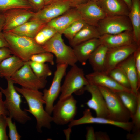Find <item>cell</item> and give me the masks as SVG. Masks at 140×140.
<instances>
[{"label":"cell","mask_w":140,"mask_h":140,"mask_svg":"<svg viewBox=\"0 0 140 140\" xmlns=\"http://www.w3.org/2000/svg\"><path fill=\"white\" fill-rule=\"evenodd\" d=\"M15 87L17 92L25 98L27 103L29 109L24 110L31 114L36 118L38 131L41 132L43 127L50 129L52 118L44 108L43 105L45 102L43 99V93L38 89L15 86Z\"/></svg>","instance_id":"cell-1"},{"label":"cell","mask_w":140,"mask_h":140,"mask_svg":"<svg viewBox=\"0 0 140 140\" xmlns=\"http://www.w3.org/2000/svg\"><path fill=\"white\" fill-rule=\"evenodd\" d=\"M2 32L12 54L24 62L30 61L33 55L45 51L42 46L38 44L34 38L18 35L9 31Z\"/></svg>","instance_id":"cell-2"},{"label":"cell","mask_w":140,"mask_h":140,"mask_svg":"<svg viewBox=\"0 0 140 140\" xmlns=\"http://www.w3.org/2000/svg\"><path fill=\"white\" fill-rule=\"evenodd\" d=\"M7 80L6 88L0 86V90L5 97L4 101L9 113V116L18 122L22 124L31 120L25 110H22L20 105L22 102L21 96L15 89L14 83L10 78L5 79Z\"/></svg>","instance_id":"cell-3"},{"label":"cell","mask_w":140,"mask_h":140,"mask_svg":"<svg viewBox=\"0 0 140 140\" xmlns=\"http://www.w3.org/2000/svg\"><path fill=\"white\" fill-rule=\"evenodd\" d=\"M62 35L57 32L42 46L45 51L55 56L57 64H66L72 66L78 61L73 48L65 44Z\"/></svg>","instance_id":"cell-4"},{"label":"cell","mask_w":140,"mask_h":140,"mask_svg":"<svg viewBox=\"0 0 140 140\" xmlns=\"http://www.w3.org/2000/svg\"><path fill=\"white\" fill-rule=\"evenodd\" d=\"M105 99L108 111L107 118L122 122H129V111L123 104L116 92L106 87L97 86Z\"/></svg>","instance_id":"cell-5"},{"label":"cell","mask_w":140,"mask_h":140,"mask_svg":"<svg viewBox=\"0 0 140 140\" xmlns=\"http://www.w3.org/2000/svg\"><path fill=\"white\" fill-rule=\"evenodd\" d=\"M89 84L82 69L75 64L71 66L61 86L59 99L72 95L74 93L82 94L85 87Z\"/></svg>","instance_id":"cell-6"},{"label":"cell","mask_w":140,"mask_h":140,"mask_svg":"<svg viewBox=\"0 0 140 140\" xmlns=\"http://www.w3.org/2000/svg\"><path fill=\"white\" fill-rule=\"evenodd\" d=\"M77 103V101L72 95L59 99L53 107L52 121L59 125L70 122L76 114Z\"/></svg>","instance_id":"cell-7"},{"label":"cell","mask_w":140,"mask_h":140,"mask_svg":"<svg viewBox=\"0 0 140 140\" xmlns=\"http://www.w3.org/2000/svg\"><path fill=\"white\" fill-rule=\"evenodd\" d=\"M14 84H18L25 88L39 90L46 86V79L37 77L32 70L29 61L23 65L10 78Z\"/></svg>","instance_id":"cell-8"},{"label":"cell","mask_w":140,"mask_h":140,"mask_svg":"<svg viewBox=\"0 0 140 140\" xmlns=\"http://www.w3.org/2000/svg\"><path fill=\"white\" fill-rule=\"evenodd\" d=\"M96 27L100 36L132 31L130 20L128 16H106L99 22Z\"/></svg>","instance_id":"cell-9"},{"label":"cell","mask_w":140,"mask_h":140,"mask_svg":"<svg viewBox=\"0 0 140 140\" xmlns=\"http://www.w3.org/2000/svg\"><path fill=\"white\" fill-rule=\"evenodd\" d=\"M68 66L66 64H57L51 86L48 89L43 91V98L45 102V109L50 115L52 113L54 102L60 93L61 82Z\"/></svg>","instance_id":"cell-10"},{"label":"cell","mask_w":140,"mask_h":140,"mask_svg":"<svg viewBox=\"0 0 140 140\" xmlns=\"http://www.w3.org/2000/svg\"><path fill=\"white\" fill-rule=\"evenodd\" d=\"M73 8L69 0H54L35 12L30 19H36L47 24L51 20Z\"/></svg>","instance_id":"cell-11"},{"label":"cell","mask_w":140,"mask_h":140,"mask_svg":"<svg viewBox=\"0 0 140 140\" xmlns=\"http://www.w3.org/2000/svg\"><path fill=\"white\" fill-rule=\"evenodd\" d=\"M139 46L134 43L128 45L108 48L104 73L107 74L118 64L132 54Z\"/></svg>","instance_id":"cell-12"},{"label":"cell","mask_w":140,"mask_h":140,"mask_svg":"<svg viewBox=\"0 0 140 140\" xmlns=\"http://www.w3.org/2000/svg\"><path fill=\"white\" fill-rule=\"evenodd\" d=\"M83 115L78 119H74L69 123V128L78 125L88 124L96 123L109 124L121 128L125 130L130 132L133 127L132 122H118L107 118L96 117H94L92 115L89 109H86L83 113Z\"/></svg>","instance_id":"cell-13"},{"label":"cell","mask_w":140,"mask_h":140,"mask_svg":"<svg viewBox=\"0 0 140 140\" xmlns=\"http://www.w3.org/2000/svg\"><path fill=\"white\" fill-rule=\"evenodd\" d=\"M35 12L31 9L21 8L7 11L3 13L5 21L3 31H10L29 21Z\"/></svg>","instance_id":"cell-14"},{"label":"cell","mask_w":140,"mask_h":140,"mask_svg":"<svg viewBox=\"0 0 140 140\" xmlns=\"http://www.w3.org/2000/svg\"><path fill=\"white\" fill-rule=\"evenodd\" d=\"M75 8L80 14L82 19L86 24L96 27L99 22L106 16L97 2L90 0Z\"/></svg>","instance_id":"cell-15"},{"label":"cell","mask_w":140,"mask_h":140,"mask_svg":"<svg viewBox=\"0 0 140 140\" xmlns=\"http://www.w3.org/2000/svg\"><path fill=\"white\" fill-rule=\"evenodd\" d=\"M91 94V97L86 104L90 109L94 110L96 117L107 118L108 111L104 97L98 87L89 84L85 88Z\"/></svg>","instance_id":"cell-16"},{"label":"cell","mask_w":140,"mask_h":140,"mask_svg":"<svg viewBox=\"0 0 140 140\" xmlns=\"http://www.w3.org/2000/svg\"><path fill=\"white\" fill-rule=\"evenodd\" d=\"M85 76L90 84L106 87L116 92H132L131 89L121 85L104 72L94 71L86 75Z\"/></svg>","instance_id":"cell-17"},{"label":"cell","mask_w":140,"mask_h":140,"mask_svg":"<svg viewBox=\"0 0 140 140\" xmlns=\"http://www.w3.org/2000/svg\"><path fill=\"white\" fill-rule=\"evenodd\" d=\"M99 39L100 44L108 48L128 45L135 43L132 31H126L116 34H103L100 36Z\"/></svg>","instance_id":"cell-18"},{"label":"cell","mask_w":140,"mask_h":140,"mask_svg":"<svg viewBox=\"0 0 140 140\" xmlns=\"http://www.w3.org/2000/svg\"><path fill=\"white\" fill-rule=\"evenodd\" d=\"M96 2L106 16H128L130 11L123 0H99Z\"/></svg>","instance_id":"cell-19"},{"label":"cell","mask_w":140,"mask_h":140,"mask_svg":"<svg viewBox=\"0 0 140 140\" xmlns=\"http://www.w3.org/2000/svg\"><path fill=\"white\" fill-rule=\"evenodd\" d=\"M81 19V16L76 9L72 8L51 20L46 25L52 27L57 32L62 34L63 31L71 24Z\"/></svg>","instance_id":"cell-20"},{"label":"cell","mask_w":140,"mask_h":140,"mask_svg":"<svg viewBox=\"0 0 140 140\" xmlns=\"http://www.w3.org/2000/svg\"><path fill=\"white\" fill-rule=\"evenodd\" d=\"M116 67L120 68L123 71L129 82L132 92L137 94L139 92L140 86L138 83L137 73L133 54L118 64Z\"/></svg>","instance_id":"cell-21"},{"label":"cell","mask_w":140,"mask_h":140,"mask_svg":"<svg viewBox=\"0 0 140 140\" xmlns=\"http://www.w3.org/2000/svg\"><path fill=\"white\" fill-rule=\"evenodd\" d=\"M99 38H95L81 43L73 47L78 61L85 65L95 50L100 45Z\"/></svg>","instance_id":"cell-22"},{"label":"cell","mask_w":140,"mask_h":140,"mask_svg":"<svg viewBox=\"0 0 140 140\" xmlns=\"http://www.w3.org/2000/svg\"><path fill=\"white\" fill-rule=\"evenodd\" d=\"M24 62L13 55L0 63V77L11 78L24 64Z\"/></svg>","instance_id":"cell-23"},{"label":"cell","mask_w":140,"mask_h":140,"mask_svg":"<svg viewBox=\"0 0 140 140\" xmlns=\"http://www.w3.org/2000/svg\"><path fill=\"white\" fill-rule=\"evenodd\" d=\"M131 3L128 17L132 26L134 41L140 46V0H131Z\"/></svg>","instance_id":"cell-24"},{"label":"cell","mask_w":140,"mask_h":140,"mask_svg":"<svg viewBox=\"0 0 140 140\" xmlns=\"http://www.w3.org/2000/svg\"><path fill=\"white\" fill-rule=\"evenodd\" d=\"M108 48L104 45L100 44L90 57L88 60L94 71L104 73Z\"/></svg>","instance_id":"cell-25"},{"label":"cell","mask_w":140,"mask_h":140,"mask_svg":"<svg viewBox=\"0 0 140 140\" xmlns=\"http://www.w3.org/2000/svg\"><path fill=\"white\" fill-rule=\"evenodd\" d=\"M100 36L96 27L86 24L74 37L69 41L70 45L73 47L84 41L95 38H99Z\"/></svg>","instance_id":"cell-26"},{"label":"cell","mask_w":140,"mask_h":140,"mask_svg":"<svg viewBox=\"0 0 140 140\" xmlns=\"http://www.w3.org/2000/svg\"><path fill=\"white\" fill-rule=\"evenodd\" d=\"M116 93L124 106L130 113L131 118L134 114L137 106L138 93L136 94L132 92L125 91Z\"/></svg>","instance_id":"cell-27"},{"label":"cell","mask_w":140,"mask_h":140,"mask_svg":"<svg viewBox=\"0 0 140 140\" xmlns=\"http://www.w3.org/2000/svg\"><path fill=\"white\" fill-rule=\"evenodd\" d=\"M21 8L33 10L27 0H0V13L15 8Z\"/></svg>","instance_id":"cell-28"},{"label":"cell","mask_w":140,"mask_h":140,"mask_svg":"<svg viewBox=\"0 0 140 140\" xmlns=\"http://www.w3.org/2000/svg\"><path fill=\"white\" fill-rule=\"evenodd\" d=\"M54 28L46 24L37 33L34 38L38 44L42 46L51 39L57 33Z\"/></svg>","instance_id":"cell-29"},{"label":"cell","mask_w":140,"mask_h":140,"mask_svg":"<svg viewBox=\"0 0 140 140\" xmlns=\"http://www.w3.org/2000/svg\"><path fill=\"white\" fill-rule=\"evenodd\" d=\"M29 62L32 70L38 77L46 79L47 77L52 75V71L48 64L30 60Z\"/></svg>","instance_id":"cell-30"},{"label":"cell","mask_w":140,"mask_h":140,"mask_svg":"<svg viewBox=\"0 0 140 140\" xmlns=\"http://www.w3.org/2000/svg\"><path fill=\"white\" fill-rule=\"evenodd\" d=\"M86 24L82 19L75 21L69 25L62 33L69 41L71 40Z\"/></svg>","instance_id":"cell-31"},{"label":"cell","mask_w":140,"mask_h":140,"mask_svg":"<svg viewBox=\"0 0 140 140\" xmlns=\"http://www.w3.org/2000/svg\"><path fill=\"white\" fill-rule=\"evenodd\" d=\"M118 83L124 87L131 89L129 82L123 71L116 67L107 74Z\"/></svg>","instance_id":"cell-32"},{"label":"cell","mask_w":140,"mask_h":140,"mask_svg":"<svg viewBox=\"0 0 140 140\" xmlns=\"http://www.w3.org/2000/svg\"><path fill=\"white\" fill-rule=\"evenodd\" d=\"M30 60L40 63L48 62L52 65L54 64V55L46 51L33 55L30 57Z\"/></svg>","instance_id":"cell-33"},{"label":"cell","mask_w":140,"mask_h":140,"mask_svg":"<svg viewBox=\"0 0 140 140\" xmlns=\"http://www.w3.org/2000/svg\"><path fill=\"white\" fill-rule=\"evenodd\" d=\"M26 36L34 38L39 31L46 24L36 19H30Z\"/></svg>","instance_id":"cell-34"},{"label":"cell","mask_w":140,"mask_h":140,"mask_svg":"<svg viewBox=\"0 0 140 140\" xmlns=\"http://www.w3.org/2000/svg\"><path fill=\"white\" fill-rule=\"evenodd\" d=\"M5 118L9 129V137L10 140H19L21 136L17 130L15 123L12 121V118L9 116L5 117Z\"/></svg>","instance_id":"cell-35"},{"label":"cell","mask_w":140,"mask_h":140,"mask_svg":"<svg viewBox=\"0 0 140 140\" xmlns=\"http://www.w3.org/2000/svg\"><path fill=\"white\" fill-rule=\"evenodd\" d=\"M138 104L136 110L134 115L131 117L133 127L132 132L140 130V93L138 94Z\"/></svg>","instance_id":"cell-36"},{"label":"cell","mask_w":140,"mask_h":140,"mask_svg":"<svg viewBox=\"0 0 140 140\" xmlns=\"http://www.w3.org/2000/svg\"><path fill=\"white\" fill-rule=\"evenodd\" d=\"M7 126L5 117L3 115H0V140L8 139L6 132Z\"/></svg>","instance_id":"cell-37"},{"label":"cell","mask_w":140,"mask_h":140,"mask_svg":"<svg viewBox=\"0 0 140 140\" xmlns=\"http://www.w3.org/2000/svg\"><path fill=\"white\" fill-rule=\"evenodd\" d=\"M135 67L137 73L138 82L140 86V46L133 53Z\"/></svg>","instance_id":"cell-38"},{"label":"cell","mask_w":140,"mask_h":140,"mask_svg":"<svg viewBox=\"0 0 140 140\" xmlns=\"http://www.w3.org/2000/svg\"><path fill=\"white\" fill-rule=\"evenodd\" d=\"M32 7L35 12H37L41 9L45 5L44 0H27Z\"/></svg>","instance_id":"cell-39"},{"label":"cell","mask_w":140,"mask_h":140,"mask_svg":"<svg viewBox=\"0 0 140 140\" xmlns=\"http://www.w3.org/2000/svg\"><path fill=\"white\" fill-rule=\"evenodd\" d=\"M12 54L10 49L8 47L0 48V63L5 59L11 55Z\"/></svg>","instance_id":"cell-40"},{"label":"cell","mask_w":140,"mask_h":140,"mask_svg":"<svg viewBox=\"0 0 140 140\" xmlns=\"http://www.w3.org/2000/svg\"><path fill=\"white\" fill-rule=\"evenodd\" d=\"M2 93L0 90V115L6 117L9 116V113L6 108L4 101L2 99Z\"/></svg>","instance_id":"cell-41"},{"label":"cell","mask_w":140,"mask_h":140,"mask_svg":"<svg viewBox=\"0 0 140 140\" xmlns=\"http://www.w3.org/2000/svg\"><path fill=\"white\" fill-rule=\"evenodd\" d=\"M126 138L129 140H140V130L132 132V133L129 132L126 135Z\"/></svg>","instance_id":"cell-42"},{"label":"cell","mask_w":140,"mask_h":140,"mask_svg":"<svg viewBox=\"0 0 140 140\" xmlns=\"http://www.w3.org/2000/svg\"><path fill=\"white\" fill-rule=\"evenodd\" d=\"M96 140H110V138L106 132L101 131L95 132Z\"/></svg>","instance_id":"cell-43"},{"label":"cell","mask_w":140,"mask_h":140,"mask_svg":"<svg viewBox=\"0 0 140 140\" xmlns=\"http://www.w3.org/2000/svg\"><path fill=\"white\" fill-rule=\"evenodd\" d=\"M87 132L86 135V140H96L95 133L92 127H88L87 128Z\"/></svg>","instance_id":"cell-44"},{"label":"cell","mask_w":140,"mask_h":140,"mask_svg":"<svg viewBox=\"0 0 140 140\" xmlns=\"http://www.w3.org/2000/svg\"><path fill=\"white\" fill-rule=\"evenodd\" d=\"M4 47L9 48V45L2 31L0 32V48Z\"/></svg>","instance_id":"cell-45"},{"label":"cell","mask_w":140,"mask_h":140,"mask_svg":"<svg viewBox=\"0 0 140 140\" xmlns=\"http://www.w3.org/2000/svg\"><path fill=\"white\" fill-rule=\"evenodd\" d=\"M73 5V7L75 8L76 6L80 5L85 3L89 0H69Z\"/></svg>","instance_id":"cell-46"},{"label":"cell","mask_w":140,"mask_h":140,"mask_svg":"<svg viewBox=\"0 0 140 140\" xmlns=\"http://www.w3.org/2000/svg\"><path fill=\"white\" fill-rule=\"evenodd\" d=\"M5 18L3 13H0V32H2L4 25Z\"/></svg>","instance_id":"cell-47"},{"label":"cell","mask_w":140,"mask_h":140,"mask_svg":"<svg viewBox=\"0 0 140 140\" xmlns=\"http://www.w3.org/2000/svg\"><path fill=\"white\" fill-rule=\"evenodd\" d=\"M125 2L127 6L130 9H131L132 3H131V0H123Z\"/></svg>","instance_id":"cell-48"},{"label":"cell","mask_w":140,"mask_h":140,"mask_svg":"<svg viewBox=\"0 0 140 140\" xmlns=\"http://www.w3.org/2000/svg\"><path fill=\"white\" fill-rule=\"evenodd\" d=\"M45 5L49 4L54 0H44Z\"/></svg>","instance_id":"cell-49"},{"label":"cell","mask_w":140,"mask_h":140,"mask_svg":"<svg viewBox=\"0 0 140 140\" xmlns=\"http://www.w3.org/2000/svg\"><path fill=\"white\" fill-rule=\"evenodd\" d=\"M95 2H97L99 0H89Z\"/></svg>","instance_id":"cell-50"}]
</instances>
